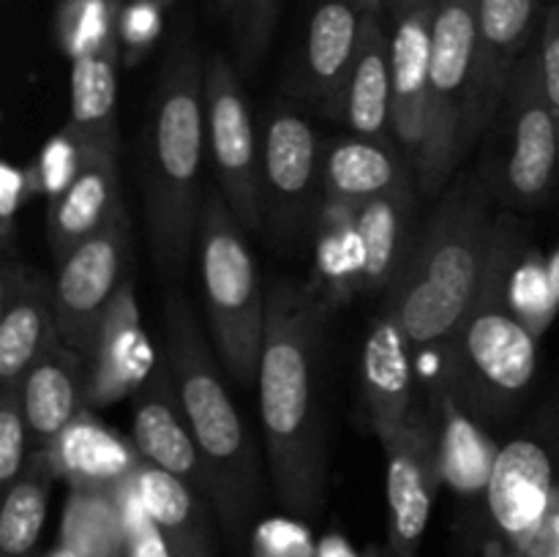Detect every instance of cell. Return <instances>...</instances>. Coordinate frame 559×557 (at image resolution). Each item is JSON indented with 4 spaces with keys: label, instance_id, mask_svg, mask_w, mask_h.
I'll use <instances>...</instances> for the list:
<instances>
[{
    "label": "cell",
    "instance_id": "1",
    "mask_svg": "<svg viewBox=\"0 0 559 557\" xmlns=\"http://www.w3.org/2000/svg\"><path fill=\"white\" fill-rule=\"evenodd\" d=\"M260 407L267 467L284 508L314 517L325 495L328 453L320 410V358L331 304L317 282L282 278L265 295Z\"/></svg>",
    "mask_w": 559,
    "mask_h": 557
},
{
    "label": "cell",
    "instance_id": "2",
    "mask_svg": "<svg viewBox=\"0 0 559 557\" xmlns=\"http://www.w3.org/2000/svg\"><path fill=\"white\" fill-rule=\"evenodd\" d=\"M207 145L205 63L189 33H180L158 71L156 96L142 140V197L153 260L167 278H180L197 233L200 173Z\"/></svg>",
    "mask_w": 559,
    "mask_h": 557
},
{
    "label": "cell",
    "instance_id": "3",
    "mask_svg": "<svg viewBox=\"0 0 559 557\" xmlns=\"http://www.w3.org/2000/svg\"><path fill=\"white\" fill-rule=\"evenodd\" d=\"M495 224L486 178L464 175L442 191L435 216L415 240L385 300L413 349L442 347L464 320L484 278Z\"/></svg>",
    "mask_w": 559,
    "mask_h": 557
},
{
    "label": "cell",
    "instance_id": "4",
    "mask_svg": "<svg viewBox=\"0 0 559 557\" xmlns=\"http://www.w3.org/2000/svg\"><path fill=\"white\" fill-rule=\"evenodd\" d=\"M164 317L167 366L211 478V500L227 533L238 538L262 495L254 442L218 377L216 360L183 293H167Z\"/></svg>",
    "mask_w": 559,
    "mask_h": 557
},
{
    "label": "cell",
    "instance_id": "5",
    "mask_svg": "<svg viewBox=\"0 0 559 557\" xmlns=\"http://www.w3.org/2000/svg\"><path fill=\"white\" fill-rule=\"evenodd\" d=\"M522 254V229L513 216H497L484 278L467 315L448 339L445 366L464 402L500 413L516 402L538 369V336L519 317L511 298Z\"/></svg>",
    "mask_w": 559,
    "mask_h": 557
},
{
    "label": "cell",
    "instance_id": "6",
    "mask_svg": "<svg viewBox=\"0 0 559 557\" xmlns=\"http://www.w3.org/2000/svg\"><path fill=\"white\" fill-rule=\"evenodd\" d=\"M243 233L222 189L207 191L197 233L207 322L229 377L240 388H254L265 349L267 298Z\"/></svg>",
    "mask_w": 559,
    "mask_h": 557
},
{
    "label": "cell",
    "instance_id": "7",
    "mask_svg": "<svg viewBox=\"0 0 559 557\" xmlns=\"http://www.w3.org/2000/svg\"><path fill=\"white\" fill-rule=\"evenodd\" d=\"M480 0H435L431 22L429 115L418 189L442 194L453 169L478 140L475 131V63Z\"/></svg>",
    "mask_w": 559,
    "mask_h": 557
},
{
    "label": "cell",
    "instance_id": "8",
    "mask_svg": "<svg viewBox=\"0 0 559 557\" xmlns=\"http://www.w3.org/2000/svg\"><path fill=\"white\" fill-rule=\"evenodd\" d=\"M322 142L293 104H273L262 131V224L295 246L317 227L322 205Z\"/></svg>",
    "mask_w": 559,
    "mask_h": 557
},
{
    "label": "cell",
    "instance_id": "9",
    "mask_svg": "<svg viewBox=\"0 0 559 557\" xmlns=\"http://www.w3.org/2000/svg\"><path fill=\"white\" fill-rule=\"evenodd\" d=\"M497 118L506 120V153L495 169L497 194L522 205L540 202L559 173V123L546 96L538 49L519 60Z\"/></svg>",
    "mask_w": 559,
    "mask_h": 557
},
{
    "label": "cell",
    "instance_id": "10",
    "mask_svg": "<svg viewBox=\"0 0 559 557\" xmlns=\"http://www.w3.org/2000/svg\"><path fill=\"white\" fill-rule=\"evenodd\" d=\"M129 240L131 222L123 205L96 235L58 262L55 336L82 358H91L104 317L129 276Z\"/></svg>",
    "mask_w": 559,
    "mask_h": 557
},
{
    "label": "cell",
    "instance_id": "11",
    "mask_svg": "<svg viewBox=\"0 0 559 557\" xmlns=\"http://www.w3.org/2000/svg\"><path fill=\"white\" fill-rule=\"evenodd\" d=\"M207 147L213 153L218 186L246 233L262 227V147H257L254 120L243 82L227 55L205 63Z\"/></svg>",
    "mask_w": 559,
    "mask_h": 557
},
{
    "label": "cell",
    "instance_id": "12",
    "mask_svg": "<svg viewBox=\"0 0 559 557\" xmlns=\"http://www.w3.org/2000/svg\"><path fill=\"white\" fill-rule=\"evenodd\" d=\"M382 448L388 457L391 549L396 557H415L442 481L440 429L429 415L413 410L407 426Z\"/></svg>",
    "mask_w": 559,
    "mask_h": 557
},
{
    "label": "cell",
    "instance_id": "13",
    "mask_svg": "<svg viewBox=\"0 0 559 557\" xmlns=\"http://www.w3.org/2000/svg\"><path fill=\"white\" fill-rule=\"evenodd\" d=\"M555 470L544 446L513 440L500 448L486 484V502L497 530L516 549H533L551 522Z\"/></svg>",
    "mask_w": 559,
    "mask_h": 557
},
{
    "label": "cell",
    "instance_id": "14",
    "mask_svg": "<svg viewBox=\"0 0 559 557\" xmlns=\"http://www.w3.org/2000/svg\"><path fill=\"white\" fill-rule=\"evenodd\" d=\"M55 339V284L5 254L0 276V388L22 386Z\"/></svg>",
    "mask_w": 559,
    "mask_h": 557
},
{
    "label": "cell",
    "instance_id": "15",
    "mask_svg": "<svg viewBox=\"0 0 559 557\" xmlns=\"http://www.w3.org/2000/svg\"><path fill=\"white\" fill-rule=\"evenodd\" d=\"M131 437L145 462L186 481L200 497H211V478L180 407L169 366H156L136 393Z\"/></svg>",
    "mask_w": 559,
    "mask_h": 557
},
{
    "label": "cell",
    "instance_id": "16",
    "mask_svg": "<svg viewBox=\"0 0 559 557\" xmlns=\"http://www.w3.org/2000/svg\"><path fill=\"white\" fill-rule=\"evenodd\" d=\"M435 0L396 20L391 36V134L409 169L418 173L426 142Z\"/></svg>",
    "mask_w": 559,
    "mask_h": 557
},
{
    "label": "cell",
    "instance_id": "17",
    "mask_svg": "<svg viewBox=\"0 0 559 557\" xmlns=\"http://www.w3.org/2000/svg\"><path fill=\"white\" fill-rule=\"evenodd\" d=\"M364 11L355 0H317L306 27L295 91L342 118L344 93L360 47Z\"/></svg>",
    "mask_w": 559,
    "mask_h": 557
},
{
    "label": "cell",
    "instance_id": "18",
    "mask_svg": "<svg viewBox=\"0 0 559 557\" xmlns=\"http://www.w3.org/2000/svg\"><path fill=\"white\" fill-rule=\"evenodd\" d=\"M153 349L142 331L134 278L126 276L87 358V410L107 407L153 375Z\"/></svg>",
    "mask_w": 559,
    "mask_h": 557
},
{
    "label": "cell",
    "instance_id": "19",
    "mask_svg": "<svg viewBox=\"0 0 559 557\" xmlns=\"http://www.w3.org/2000/svg\"><path fill=\"white\" fill-rule=\"evenodd\" d=\"M538 0H480L478 63H475V131L495 126L508 85L524 58Z\"/></svg>",
    "mask_w": 559,
    "mask_h": 557
},
{
    "label": "cell",
    "instance_id": "20",
    "mask_svg": "<svg viewBox=\"0 0 559 557\" xmlns=\"http://www.w3.org/2000/svg\"><path fill=\"white\" fill-rule=\"evenodd\" d=\"M366 413L382 446L407 426L413 415V344L391 306H382L364 344Z\"/></svg>",
    "mask_w": 559,
    "mask_h": 557
},
{
    "label": "cell",
    "instance_id": "21",
    "mask_svg": "<svg viewBox=\"0 0 559 557\" xmlns=\"http://www.w3.org/2000/svg\"><path fill=\"white\" fill-rule=\"evenodd\" d=\"M20 388L31 440L36 451H44L87 410V358L55 339L38 355Z\"/></svg>",
    "mask_w": 559,
    "mask_h": 557
},
{
    "label": "cell",
    "instance_id": "22",
    "mask_svg": "<svg viewBox=\"0 0 559 557\" xmlns=\"http://www.w3.org/2000/svg\"><path fill=\"white\" fill-rule=\"evenodd\" d=\"M123 208L118 178V156L112 153H82L74 180L52 200L47 235L52 254L60 260L82 240L96 235Z\"/></svg>",
    "mask_w": 559,
    "mask_h": 557
},
{
    "label": "cell",
    "instance_id": "23",
    "mask_svg": "<svg viewBox=\"0 0 559 557\" xmlns=\"http://www.w3.org/2000/svg\"><path fill=\"white\" fill-rule=\"evenodd\" d=\"M413 222V183L360 202L358 216H355L360 246V293L391 289L415 249Z\"/></svg>",
    "mask_w": 559,
    "mask_h": 557
},
{
    "label": "cell",
    "instance_id": "24",
    "mask_svg": "<svg viewBox=\"0 0 559 557\" xmlns=\"http://www.w3.org/2000/svg\"><path fill=\"white\" fill-rule=\"evenodd\" d=\"M320 169L322 200H344L353 205L413 183L409 164L396 142L358 134L325 142Z\"/></svg>",
    "mask_w": 559,
    "mask_h": 557
},
{
    "label": "cell",
    "instance_id": "25",
    "mask_svg": "<svg viewBox=\"0 0 559 557\" xmlns=\"http://www.w3.org/2000/svg\"><path fill=\"white\" fill-rule=\"evenodd\" d=\"M80 153L118 156V42L71 60V120Z\"/></svg>",
    "mask_w": 559,
    "mask_h": 557
},
{
    "label": "cell",
    "instance_id": "26",
    "mask_svg": "<svg viewBox=\"0 0 559 557\" xmlns=\"http://www.w3.org/2000/svg\"><path fill=\"white\" fill-rule=\"evenodd\" d=\"M44 451L52 462L55 475L69 478L71 486H120L142 462L136 448L98 424L87 410Z\"/></svg>",
    "mask_w": 559,
    "mask_h": 557
},
{
    "label": "cell",
    "instance_id": "27",
    "mask_svg": "<svg viewBox=\"0 0 559 557\" xmlns=\"http://www.w3.org/2000/svg\"><path fill=\"white\" fill-rule=\"evenodd\" d=\"M391 96V38L385 36L380 14H364L360 47L344 93L342 118L349 131L369 140L393 142Z\"/></svg>",
    "mask_w": 559,
    "mask_h": 557
},
{
    "label": "cell",
    "instance_id": "28",
    "mask_svg": "<svg viewBox=\"0 0 559 557\" xmlns=\"http://www.w3.org/2000/svg\"><path fill=\"white\" fill-rule=\"evenodd\" d=\"M131 484L147 517L167 538L173 557H207L205 511L186 481L142 459Z\"/></svg>",
    "mask_w": 559,
    "mask_h": 557
},
{
    "label": "cell",
    "instance_id": "29",
    "mask_svg": "<svg viewBox=\"0 0 559 557\" xmlns=\"http://www.w3.org/2000/svg\"><path fill=\"white\" fill-rule=\"evenodd\" d=\"M445 366V364H442ZM440 451H442V478L462 495L486 491L491 467H495L497 448L473 420L469 410H464V396L459 393L451 369H442L440 382Z\"/></svg>",
    "mask_w": 559,
    "mask_h": 557
},
{
    "label": "cell",
    "instance_id": "30",
    "mask_svg": "<svg viewBox=\"0 0 559 557\" xmlns=\"http://www.w3.org/2000/svg\"><path fill=\"white\" fill-rule=\"evenodd\" d=\"M60 538L74 557H129V519L120 486H71Z\"/></svg>",
    "mask_w": 559,
    "mask_h": 557
},
{
    "label": "cell",
    "instance_id": "31",
    "mask_svg": "<svg viewBox=\"0 0 559 557\" xmlns=\"http://www.w3.org/2000/svg\"><path fill=\"white\" fill-rule=\"evenodd\" d=\"M355 216L358 205L344 200H322L317 216V284L331 306L344 304L360 293V246Z\"/></svg>",
    "mask_w": 559,
    "mask_h": 557
},
{
    "label": "cell",
    "instance_id": "32",
    "mask_svg": "<svg viewBox=\"0 0 559 557\" xmlns=\"http://www.w3.org/2000/svg\"><path fill=\"white\" fill-rule=\"evenodd\" d=\"M55 467L47 451H36L27 462L25 473L5 491L3 511H0V552L3 557H25L33 549L47 517L49 484Z\"/></svg>",
    "mask_w": 559,
    "mask_h": 557
},
{
    "label": "cell",
    "instance_id": "33",
    "mask_svg": "<svg viewBox=\"0 0 559 557\" xmlns=\"http://www.w3.org/2000/svg\"><path fill=\"white\" fill-rule=\"evenodd\" d=\"M58 38L71 60L118 42L112 0H60Z\"/></svg>",
    "mask_w": 559,
    "mask_h": 557
},
{
    "label": "cell",
    "instance_id": "34",
    "mask_svg": "<svg viewBox=\"0 0 559 557\" xmlns=\"http://www.w3.org/2000/svg\"><path fill=\"white\" fill-rule=\"evenodd\" d=\"M27 426L22 388H0V486L5 491L16 484L27 467Z\"/></svg>",
    "mask_w": 559,
    "mask_h": 557
},
{
    "label": "cell",
    "instance_id": "35",
    "mask_svg": "<svg viewBox=\"0 0 559 557\" xmlns=\"http://www.w3.org/2000/svg\"><path fill=\"white\" fill-rule=\"evenodd\" d=\"M511 298L519 317H522L530 325V331L538 336V333L549 325L559 300L555 293V284H551L549 268L540 260H535V257L524 260V265H519L516 271H513Z\"/></svg>",
    "mask_w": 559,
    "mask_h": 557
},
{
    "label": "cell",
    "instance_id": "36",
    "mask_svg": "<svg viewBox=\"0 0 559 557\" xmlns=\"http://www.w3.org/2000/svg\"><path fill=\"white\" fill-rule=\"evenodd\" d=\"M282 0H240L235 20V44L243 74H251L271 44Z\"/></svg>",
    "mask_w": 559,
    "mask_h": 557
},
{
    "label": "cell",
    "instance_id": "37",
    "mask_svg": "<svg viewBox=\"0 0 559 557\" xmlns=\"http://www.w3.org/2000/svg\"><path fill=\"white\" fill-rule=\"evenodd\" d=\"M120 497H123L126 519H129V557H173L167 538L142 508L131 478L120 484Z\"/></svg>",
    "mask_w": 559,
    "mask_h": 557
},
{
    "label": "cell",
    "instance_id": "38",
    "mask_svg": "<svg viewBox=\"0 0 559 557\" xmlns=\"http://www.w3.org/2000/svg\"><path fill=\"white\" fill-rule=\"evenodd\" d=\"M254 557H317V549L298 524L267 522L254 535Z\"/></svg>",
    "mask_w": 559,
    "mask_h": 557
},
{
    "label": "cell",
    "instance_id": "39",
    "mask_svg": "<svg viewBox=\"0 0 559 557\" xmlns=\"http://www.w3.org/2000/svg\"><path fill=\"white\" fill-rule=\"evenodd\" d=\"M162 0H131L118 16L120 42L129 44L131 49L151 47L153 38L162 31Z\"/></svg>",
    "mask_w": 559,
    "mask_h": 557
},
{
    "label": "cell",
    "instance_id": "40",
    "mask_svg": "<svg viewBox=\"0 0 559 557\" xmlns=\"http://www.w3.org/2000/svg\"><path fill=\"white\" fill-rule=\"evenodd\" d=\"M535 49H538L540 76H544L546 96H549L551 109H555L559 123V3L551 5L549 14H546L540 42Z\"/></svg>",
    "mask_w": 559,
    "mask_h": 557
},
{
    "label": "cell",
    "instance_id": "41",
    "mask_svg": "<svg viewBox=\"0 0 559 557\" xmlns=\"http://www.w3.org/2000/svg\"><path fill=\"white\" fill-rule=\"evenodd\" d=\"M25 194V175L11 164L0 167V218H3V244L5 254H11V222Z\"/></svg>",
    "mask_w": 559,
    "mask_h": 557
},
{
    "label": "cell",
    "instance_id": "42",
    "mask_svg": "<svg viewBox=\"0 0 559 557\" xmlns=\"http://www.w3.org/2000/svg\"><path fill=\"white\" fill-rule=\"evenodd\" d=\"M317 557H358V552L347 544V538H342L338 533H331L317 544Z\"/></svg>",
    "mask_w": 559,
    "mask_h": 557
},
{
    "label": "cell",
    "instance_id": "43",
    "mask_svg": "<svg viewBox=\"0 0 559 557\" xmlns=\"http://www.w3.org/2000/svg\"><path fill=\"white\" fill-rule=\"evenodd\" d=\"M431 3V0H388V14L393 16V20H402V16H407L409 11L420 9V5Z\"/></svg>",
    "mask_w": 559,
    "mask_h": 557
},
{
    "label": "cell",
    "instance_id": "44",
    "mask_svg": "<svg viewBox=\"0 0 559 557\" xmlns=\"http://www.w3.org/2000/svg\"><path fill=\"white\" fill-rule=\"evenodd\" d=\"M358 3V9L364 11V14H380L388 9V0H355Z\"/></svg>",
    "mask_w": 559,
    "mask_h": 557
},
{
    "label": "cell",
    "instance_id": "45",
    "mask_svg": "<svg viewBox=\"0 0 559 557\" xmlns=\"http://www.w3.org/2000/svg\"><path fill=\"white\" fill-rule=\"evenodd\" d=\"M213 5H216L218 11H222V14H229V16H235L238 14V5H240V0H211Z\"/></svg>",
    "mask_w": 559,
    "mask_h": 557
},
{
    "label": "cell",
    "instance_id": "46",
    "mask_svg": "<svg viewBox=\"0 0 559 557\" xmlns=\"http://www.w3.org/2000/svg\"><path fill=\"white\" fill-rule=\"evenodd\" d=\"M549 276H551V284H555L557 298H559V251H557L555 260H551V265H549Z\"/></svg>",
    "mask_w": 559,
    "mask_h": 557
},
{
    "label": "cell",
    "instance_id": "47",
    "mask_svg": "<svg viewBox=\"0 0 559 557\" xmlns=\"http://www.w3.org/2000/svg\"><path fill=\"white\" fill-rule=\"evenodd\" d=\"M52 557H74V555H71V552H58V555H52Z\"/></svg>",
    "mask_w": 559,
    "mask_h": 557
},
{
    "label": "cell",
    "instance_id": "48",
    "mask_svg": "<svg viewBox=\"0 0 559 557\" xmlns=\"http://www.w3.org/2000/svg\"><path fill=\"white\" fill-rule=\"evenodd\" d=\"M366 557H382V555H380V552H377V549H371L369 555H366Z\"/></svg>",
    "mask_w": 559,
    "mask_h": 557
},
{
    "label": "cell",
    "instance_id": "49",
    "mask_svg": "<svg viewBox=\"0 0 559 557\" xmlns=\"http://www.w3.org/2000/svg\"><path fill=\"white\" fill-rule=\"evenodd\" d=\"M112 3H115V0H112Z\"/></svg>",
    "mask_w": 559,
    "mask_h": 557
}]
</instances>
